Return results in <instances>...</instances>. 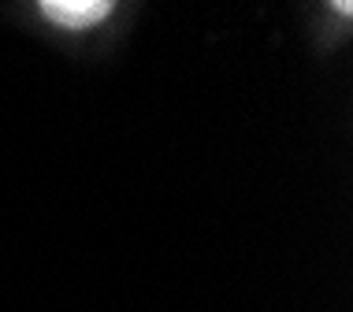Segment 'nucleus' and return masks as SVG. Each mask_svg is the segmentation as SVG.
Masks as SVG:
<instances>
[{
	"instance_id": "nucleus-1",
	"label": "nucleus",
	"mask_w": 353,
	"mask_h": 312,
	"mask_svg": "<svg viewBox=\"0 0 353 312\" xmlns=\"http://www.w3.org/2000/svg\"><path fill=\"white\" fill-rule=\"evenodd\" d=\"M112 4H101V0H45L41 4V15L56 23L60 30H93L108 19Z\"/></svg>"
}]
</instances>
